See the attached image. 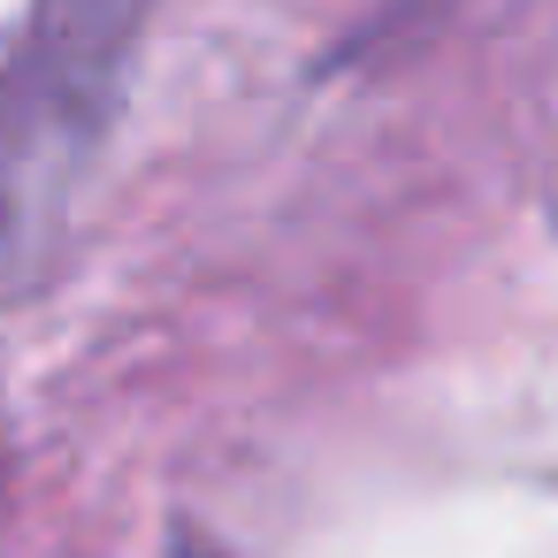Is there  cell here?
<instances>
[{
    "instance_id": "1",
    "label": "cell",
    "mask_w": 558,
    "mask_h": 558,
    "mask_svg": "<svg viewBox=\"0 0 558 558\" xmlns=\"http://www.w3.org/2000/svg\"><path fill=\"white\" fill-rule=\"evenodd\" d=\"M177 558H207V550H199V543H184V550H177Z\"/></svg>"
}]
</instances>
